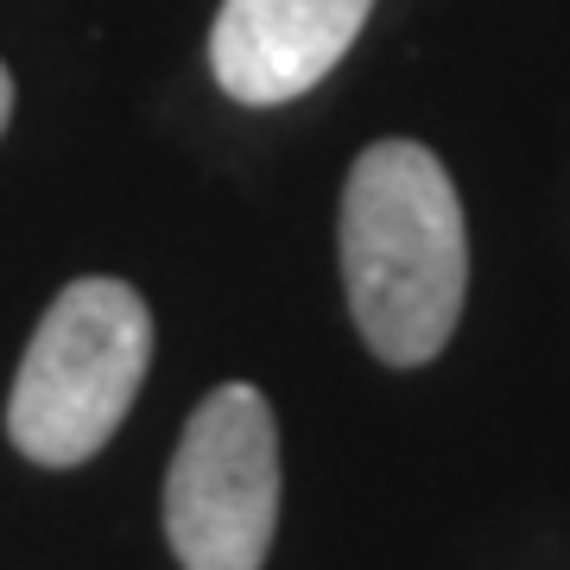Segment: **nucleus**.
<instances>
[{
    "mask_svg": "<svg viewBox=\"0 0 570 570\" xmlns=\"http://www.w3.org/2000/svg\"><path fill=\"white\" fill-rule=\"evenodd\" d=\"M13 121V77H7V63H0V134Z\"/></svg>",
    "mask_w": 570,
    "mask_h": 570,
    "instance_id": "39448f33",
    "label": "nucleus"
},
{
    "mask_svg": "<svg viewBox=\"0 0 570 570\" xmlns=\"http://www.w3.org/2000/svg\"><path fill=\"white\" fill-rule=\"evenodd\" d=\"M279 532V425L261 387L228 381L190 412L165 469V539L184 570H261Z\"/></svg>",
    "mask_w": 570,
    "mask_h": 570,
    "instance_id": "7ed1b4c3",
    "label": "nucleus"
},
{
    "mask_svg": "<svg viewBox=\"0 0 570 570\" xmlns=\"http://www.w3.org/2000/svg\"><path fill=\"white\" fill-rule=\"evenodd\" d=\"M374 0H223L209 70L242 108L298 102L348 58Z\"/></svg>",
    "mask_w": 570,
    "mask_h": 570,
    "instance_id": "20e7f679",
    "label": "nucleus"
},
{
    "mask_svg": "<svg viewBox=\"0 0 570 570\" xmlns=\"http://www.w3.org/2000/svg\"><path fill=\"white\" fill-rule=\"evenodd\" d=\"M343 285L387 367L444 355L469 292V228L444 159L419 140L367 146L343 184Z\"/></svg>",
    "mask_w": 570,
    "mask_h": 570,
    "instance_id": "f257e3e1",
    "label": "nucleus"
},
{
    "mask_svg": "<svg viewBox=\"0 0 570 570\" xmlns=\"http://www.w3.org/2000/svg\"><path fill=\"white\" fill-rule=\"evenodd\" d=\"M153 362V311L127 279L63 285L13 374L7 438L39 469H77L121 431Z\"/></svg>",
    "mask_w": 570,
    "mask_h": 570,
    "instance_id": "f03ea898",
    "label": "nucleus"
}]
</instances>
